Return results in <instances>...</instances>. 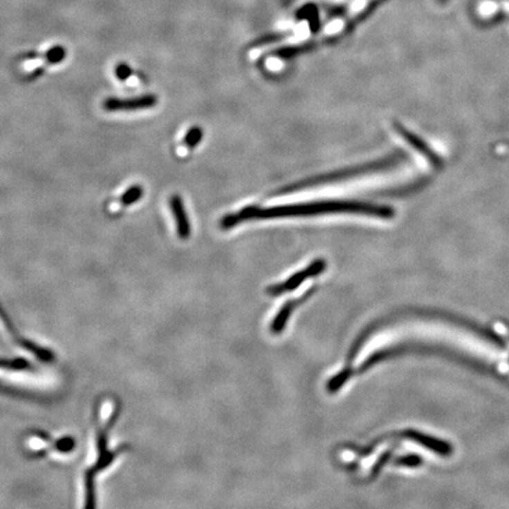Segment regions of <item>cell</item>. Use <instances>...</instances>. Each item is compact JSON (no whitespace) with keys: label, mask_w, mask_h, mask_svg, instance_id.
I'll list each match as a JSON object with an SVG mask.
<instances>
[{"label":"cell","mask_w":509,"mask_h":509,"mask_svg":"<svg viewBox=\"0 0 509 509\" xmlns=\"http://www.w3.org/2000/svg\"><path fill=\"white\" fill-rule=\"evenodd\" d=\"M143 194V187H140V185H132L120 197V203L123 204V205L135 204L137 201H140Z\"/></svg>","instance_id":"9a60e30c"},{"label":"cell","mask_w":509,"mask_h":509,"mask_svg":"<svg viewBox=\"0 0 509 509\" xmlns=\"http://www.w3.org/2000/svg\"><path fill=\"white\" fill-rule=\"evenodd\" d=\"M393 127H394L395 131L398 132V135L406 140L407 143L409 144L413 149H415L420 155L423 156L429 162L430 165H433L434 167H441L443 165V160H442L441 157L434 151L433 149L425 140L420 138L416 133L410 131L409 129H407L405 125H402L400 122H396V120L393 123Z\"/></svg>","instance_id":"8992f818"},{"label":"cell","mask_w":509,"mask_h":509,"mask_svg":"<svg viewBox=\"0 0 509 509\" xmlns=\"http://www.w3.org/2000/svg\"><path fill=\"white\" fill-rule=\"evenodd\" d=\"M391 456V450H388V452H386V453L383 454L382 455L381 459L378 460V463L375 465L374 468H373V474L378 473V470H381L382 465H385L386 463V461H388V459Z\"/></svg>","instance_id":"ffe728a7"},{"label":"cell","mask_w":509,"mask_h":509,"mask_svg":"<svg viewBox=\"0 0 509 509\" xmlns=\"http://www.w3.org/2000/svg\"><path fill=\"white\" fill-rule=\"evenodd\" d=\"M353 375V368L351 367H346L342 371H340L338 374L335 375L334 378H331L326 383V391L334 394L336 391L342 388L343 385L346 383Z\"/></svg>","instance_id":"4fadbf2b"},{"label":"cell","mask_w":509,"mask_h":509,"mask_svg":"<svg viewBox=\"0 0 509 509\" xmlns=\"http://www.w3.org/2000/svg\"><path fill=\"white\" fill-rule=\"evenodd\" d=\"M421 458L418 455H407V456L396 460L398 465H405V467H418L421 465Z\"/></svg>","instance_id":"ac0fdd59"},{"label":"cell","mask_w":509,"mask_h":509,"mask_svg":"<svg viewBox=\"0 0 509 509\" xmlns=\"http://www.w3.org/2000/svg\"><path fill=\"white\" fill-rule=\"evenodd\" d=\"M403 158V154L401 151L394 152L390 156H386L383 158L378 159L370 163L361 164V165H355V167H346L340 172H331V174H324V175L315 176L311 178L304 179L297 183L290 184L288 187L279 189L276 195H286V194H293L297 191L306 190L311 187H318V185H324V184L337 183L341 181H346L348 178L358 177V176L368 175V174H375V172H385L389 167H394L395 164L398 163Z\"/></svg>","instance_id":"3957f363"},{"label":"cell","mask_w":509,"mask_h":509,"mask_svg":"<svg viewBox=\"0 0 509 509\" xmlns=\"http://www.w3.org/2000/svg\"><path fill=\"white\" fill-rule=\"evenodd\" d=\"M24 447L26 452L36 456L45 455L51 452L66 454L73 450L75 441L68 436L55 440V438H50L46 434L36 432V433L28 434L25 438Z\"/></svg>","instance_id":"277c9868"},{"label":"cell","mask_w":509,"mask_h":509,"mask_svg":"<svg viewBox=\"0 0 509 509\" xmlns=\"http://www.w3.org/2000/svg\"><path fill=\"white\" fill-rule=\"evenodd\" d=\"M170 207L175 219L176 230L181 239H187L191 235V223L187 217V210L184 207L183 199L178 195L172 196L170 198Z\"/></svg>","instance_id":"30bf717a"},{"label":"cell","mask_w":509,"mask_h":509,"mask_svg":"<svg viewBox=\"0 0 509 509\" xmlns=\"http://www.w3.org/2000/svg\"><path fill=\"white\" fill-rule=\"evenodd\" d=\"M500 10L505 11V12H509V0H505V1H485L479 6V12L482 16H493L494 13L499 12Z\"/></svg>","instance_id":"5bb4252c"},{"label":"cell","mask_w":509,"mask_h":509,"mask_svg":"<svg viewBox=\"0 0 509 509\" xmlns=\"http://www.w3.org/2000/svg\"><path fill=\"white\" fill-rule=\"evenodd\" d=\"M405 436L413 440V441L418 442L428 450H435V452H438V454H442V455L447 454V452H448V445H445V442L438 441L436 438H430V436H427L425 434L418 433L415 430H407V432H405Z\"/></svg>","instance_id":"8fae6325"},{"label":"cell","mask_w":509,"mask_h":509,"mask_svg":"<svg viewBox=\"0 0 509 509\" xmlns=\"http://www.w3.org/2000/svg\"><path fill=\"white\" fill-rule=\"evenodd\" d=\"M158 100L155 95H138L133 98H108L103 103V108L109 112L136 111L144 109L154 108Z\"/></svg>","instance_id":"52a82bcc"},{"label":"cell","mask_w":509,"mask_h":509,"mask_svg":"<svg viewBox=\"0 0 509 509\" xmlns=\"http://www.w3.org/2000/svg\"><path fill=\"white\" fill-rule=\"evenodd\" d=\"M322 1H326V3H329V4L333 5H342L344 4V3H346L348 0H322Z\"/></svg>","instance_id":"44dd1931"},{"label":"cell","mask_w":509,"mask_h":509,"mask_svg":"<svg viewBox=\"0 0 509 509\" xmlns=\"http://www.w3.org/2000/svg\"><path fill=\"white\" fill-rule=\"evenodd\" d=\"M371 1L373 0H353V3L350 4L346 13H343L342 16L338 17L336 19L331 20V23L323 28V35L333 36V35H336L338 32L342 31L349 21L360 16L368 8V5Z\"/></svg>","instance_id":"9c48e42d"},{"label":"cell","mask_w":509,"mask_h":509,"mask_svg":"<svg viewBox=\"0 0 509 509\" xmlns=\"http://www.w3.org/2000/svg\"><path fill=\"white\" fill-rule=\"evenodd\" d=\"M120 411L117 400L110 396L102 398L95 410L93 418V450L83 475L84 507L95 505V479L115 462L122 450L109 447L110 430L115 425Z\"/></svg>","instance_id":"7a4b0ae2"},{"label":"cell","mask_w":509,"mask_h":509,"mask_svg":"<svg viewBox=\"0 0 509 509\" xmlns=\"http://www.w3.org/2000/svg\"><path fill=\"white\" fill-rule=\"evenodd\" d=\"M0 337L4 338L5 341L17 344V346H24L25 350L30 351L31 354L37 355L43 360H50V354L48 351H45L43 348H37L36 346H32L30 343L26 342L24 338L20 337L17 335L15 328L11 326V323L8 322V317L5 316L4 313L0 308Z\"/></svg>","instance_id":"ba28073f"},{"label":"cell","mask_w":509,"mask_h":509,"mask_svg":"<svg viewBox=\"0 0 509 509\" xmlns=\"http://www.w3.org/2000/svg\"><path fill=\"white\" fill-rule=\"evenodd\" d=\"M202 138H203V130H202V127H191L190 130L187 131V136L184 137V145L192 149V147H197L201 143Z\"/></svg>","instance_id":"2e32d148"},{"label":"cell","mask_w":509,"mask_h":509,"mask_svg":"<svg viewBox=\"0 0 509 509\" xmlns=\"http://www.w3.org/2000/svg\"><path fill=\"white\" fill-rule=\"evenodd\" d=\"M326 259H317L314 262L311 263L304 270L297 271L296 274L290 276L284 283H279L275 286H269L267 289L268 294L270 296H279L283 293L293 291L297 289L306 279L309 277H315L317 275L322 274L326 270Z\"/></svg>","instance_id":"5b68a950"},{"label":"cell","mask_w":509,"mask_h":509,"mask_svg":"<svg viewBox=\"0 0 509 509\" xmlns=\"http://www.w3.org/2000/svg\"><path fill=\"white\" fill-rule=\"evenodd\" d=\"M65 55H66V51H65L62 46H55V48H51V50L48 52V55H46V56H48V59L50 63L56 64L60 63V62L65 58Z\"/></svg>","instance_id":"e0dca14e"},{"label":"cell","mask_w":509,"mask_h":509,"mask_svg":"<svg viewBox=\"0 0 509 509\" xmlns=\"http://www.w3.org/2000/svg\"><path fill=\"white\" fill-rule=\"evenodd\" d=\"M115 72L118 80H127L132 75V68L127 64L120 63L117 65Z\"/></svg>","instance_id":"d6986e66"},{"label":"cell","mask_w":509,"mask_h":509,"mask_svg":"<svg viewBox=\"0 0 509 509\" xmlns=\"http://www.w3.org/2000/svg\"><path fill=\"white\" fill-rule=\"evenodd\" d=\"M297 304L299 302L296 299H289L286 301V304H283L282 308L279 309V314L276 315L274 321L271 322L270 331L272 334L279 335L284 331L286 323L290 318L291 313Z\"/></svg>","instance_id":"7c38bea8"},{"label":"cell","mask_w":509,"mask_h":509,"mask_svg":"<svg viewBox=\"0 0 509 509\" xmlns=\"http://www.w3.org/2000/svg\"><path fill=\"white\" fill-rule=\"evenodd\" d=\"M326 214H360L373 216L382 219H391L395 210L389 205L361 202V201H316L306 203L286 204L277 207H246L224 216L221 221L223 230H229L248 221H264V219H286V217H306V216L326 215Z\"/></svg>","instance_id":"6da1fadb"}]
</instances>
